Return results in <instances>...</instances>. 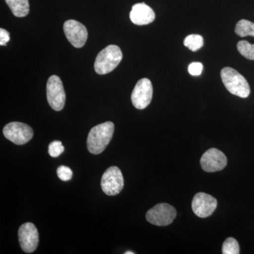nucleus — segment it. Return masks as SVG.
<instances>
[{
	"label": "nucleus",
	"mask_w": 254,
	"mask_h": 254,
	"mask_svg": "<svg viewBox=\"0 0 254 254\" xmlns=\"http://www.w3.org/2000/svg\"><path fill=\"white\" fill-rule=\"evenodd\" d=\"M115 125L112 122L100 124L91 128L87 138V148L92 154L104 151L113 138Z\"/></svg>",
	"instance_id": "1"
},
{
	"label": "nucleus",
	"mask_w": 254,
	"mask_h": 254,
	"mask_svg": "<svg viewBox=\"0 0 254 254\" xmlns=\"http://www.w3.org/2000/svg\"><path fill=\"white\" fill-rule=\"evenodd\" d=\"M220 76L225 88L232 94L242 98H247L250 95V84L236 70L231 67L223 68Z\"/></svg>",
	"instance_id": "2"
},
{
	"label": "nucleus",
	"mask_w": 254,
	"mask_h": 254,
	"mask_svg": "<svg viewBox=\"0 0 254 254\" xmlns=\"http://www.w3.org/2000/svg\"><path fill=\"white\" fill-rule=\"evenodd\" d=\"M123 58L121 49L115 45H110L98 53L95 61V71L100 75L110 73L118 66Z\"/></svg>",
	"instance_id": "3"
},
{
	"label": "nucleus",
	"mask_w": 254,
	"mask_h": 254,
	"mask_svg": "<svg viewBox=\"0 0 254 254\" xmlns=\"http://www.w3.org/2000/svg\"><path fill=\"white\" fill-rule=\"evenodd\" d=\"M47 99L55 111H60L64 107L66 94L63 82L56 75L50 76L47 83Z\"/></svg>",
	"instance_id": "4"
},
{
	"label": "nucleus",
	"mask_w": 254,
	"mask_h": 254,
	"mask_svg": "<svg viewBox=\"0 0 254 254\" xmlns=\"http://www.w3.org/2000/svg\"><path fill=\"white\" fill-rule=\"evenodd\" d=\"M176 216V209L168 203H159L150 209L146 213L148 222L156 226L170 225Z\"/></svg>",
	"instance_id": "5"
},
{
	"label": "nucleus",
	"mask_w": 254,
	"mask_h": 254,
	"mask_svg": "<svg viewBox=\"0 0 254 254\" xmlns=\"http://www.w3.org/2000/svg\"><path fill=\"white\" fill-rule=\"evenodd\" d=\"M3 133L5 138L16 145L26 144L33 136L31 127L18 122L7 124L3 128Z\"/></svg>",
	"instance_id": "6"
},
{
	"label": "nucleus",
	"mask_w": 254,
	"mask_h": 254,
	"mask_svg": "<svg viewBox=\"0 0 254 254\" xmlns=\"http://www.w3.org/2000/svg\"><path fill=\"white\" fill-rule=\"evenodd\" d=\"M123 187L124 178L121 170L118 167H110L102 177V190L105 194L115 195L121 192Z\"/></svg>",
	"instance_id": "7"
},
{
	"label": "nucleus",
	"mask_w": 254,
	"mask_h": 254,
	"mask_svg": "<svg viewBox=\"0 0 254 254\" xmlns=\"http://www.w3.org/2000/svg\"><path fill=\"white\" fill-rule=\"evenodd\" d=\"M153 91L151 81L148 78L139 80L132 91V104L136 109H145L151 102Z\"/></svg>",
	"instance_id": "8"
},
{
	"label": "nucleus",
	"mask_w": 254,
	"mask_h": 254,
	"mask_svg": "<svg viewBox=\"0 0 254 254\" xmlns=\"http://www.w3.org/2000/svg\"><path fill=\"white\" fill-rule=\"evenodd\" d=\"M64 32L68 42L73 47L81 48L86 44L88 39V31L86 26L75 20H68L64 23Z\"/></svg>",
	"instance_id": "9"
},
{
	"label": "nucleus",
	"mask_w": 254,
	"mask_h": 254,
	"mask_svg": "<svg viewBox=\"0 0 254 254\" xmlns=\"http://www.w3.org/2000/svg\"><path fill=\"white\" fill-rule=\"evenodd\" d=\"M20 246L25 253H33L38 247L39 235L36 226L31 222H26L19 227L18 232Z\"/></svg>",
	"instance_id": "10"
},
{
	"label": "nucleus",
	"mask_w": 254,
	"mask_h": 254,
	"mask_svg": "<svg viewBox=\"0 0 254 254\" xmlns=\"http://www.w3.org/2000/svg\"><path fill=\"white\" fill-rule=\"evenodd\" d=\"M218 201L213 196L201 192L194 195L191 203L193 213L201 218L210 216L216 209Z\"/></svg>",
	"instance_id": "11"
},
{
	"label": "nucleus",
	"mask_w": 254,
	"mask_h": 254,
	"mask_svg": "<svg viewBox=\"0 0 254 254\" xmlns=\"http://www.w3.org/2000/svg\"><path fill=\"white\" fill-rule=\"evenodd\" d=\"M227 163L226 156L216 148L207 150L200 158L202 168L208 173L220 171L226 167Z\"/></svg>",
	"instance_id": "12"
},
{
	"label": "nucleus",
	"mask_w": 254,
	"mask_h": 254,
	"mask_svg": "<svg viewBox=\"0 0 254 254\" xmlns=\"http://www.w3.org/2000/svg\"><path fill=\"white\" fill-rule=\"evenodd\" d=\"M131 22L138 26L149 24L155 18L154 11L145 3H138L132 6L129 14Z\"/></svg>",
	"instance_id": "13"
},
{
	"label": "nucleus",
	"mask_w": 254,
	"mask_h": 254,
	"mask_svg": "<svg viewBox=\"0 0 254 254\" xmlns=\"http://www.w3.org/2000/svg\"><path fill=\"white\" fill-rule=\"evenodd\" d=\"M11 12L16 17H24L30 11L28 0H5Z\"/></svg>",
	"instance_id": "14"
},
{
	"label": "nucleus",
	"mask_w": 254,
	"mask_h": 254,
	"mask_svg": "<svg viewBox=\"0 0 254 254\" xmlns=\"http://www.w3.org/2000/svg\"><path fill=\"white\" fill-rule=\"evenodd\" d=\"M235 33L242 38L248 36L254 37V23L248 20H240L237 23Z\"/></svg>",
	"instance_id": "15"
},
{
	"label": "nucleus",
	"mask_w": 254,
	"mask_h": 254,
	"mask_svg": "<svg viewBox=\"0 0 254 254\" xmlns=\"http://www.w3.org/2000/svg\"><path fill=\"white\" fill-rule=\"evenodd\" d=\"M184 45L192 52L199 50L203 46V38L200 35L191 34L187 36L184 41Z\"/></svg>",
	"instance_id": "16"
},
{
	"label": "nucleus",
	"mask_w": 254,
	"mask_h": 254,
	"mask_svg": "<svg viewBox=\"0 0 254 254\" xmlns=\"http://www.w3.org/2000/svg\"><path fill=\"white\" fill-rule=\"evenodd\" d=\"M237 50L242 56L247 59L254 60V44L247 41H241L237 43Z\"/></svg>",
	"instance_id": "17"
},
{
	"label": "nucleus",
	"mask_w": 254,
	"mask_h": 254,
	"mask_svg": "<svg viewBox=\"0 0 254 254\" xmlns=\"http://www.w3.org/2000/svg\"><path fill=\"white\" fill-rule=\"evenodd\" d=\"M240 245L235 239L229 237L222 245V254H240Z\"/></svg>",
	"instance_id": "18"
},
{
	"label": "nucleus",
	"mask_w": 254,
	"mask_h": 254,
	"mask_svg": "<svg viewBox=\"0 0 254 254\" xmlns=\"http://www.w3.org/2000/svg\"><path fill=\"white\" fill-rule=\"evenodd\" d=\"M64 150L63 143L60 141H55L51 142L48 147V153L50 156L53 158H57L60 156Z\"/></svg>",
	"instance_id": "19"
},
{
	"label": "nucleus",
	"mask_w": 254,
	"mask_h": 254,
	"mask_svg": "<svg viewBox=\"0 0 254 254\" xmlns=\"http://www.w3.org/2000/svg\"><path fill=\"white\" fill-rule=\"evenodd\" d=\"M57 174H58V176L60 180L64 182L69 181L73 175L71 169L68 167L64 166V165H62L58 168Z\"/></svg>",
	"instance_id": "20"
},
{
	"label": "nucleus",
	"mask_w": 254,
	"mask_h": 254,
	"mask_svg": "<svg viewBox=\"0 0 254 254\" xmlns=\"http://www.w3.org/2000/svg\"><path fill=\"white\" fill-rule=\"evenodd\" d=\"M203 64L200 63H193L189 66L188 71L192 76H199L203 72Z\"/></svg>",
	"instance_id": "21"
},
{
	"label": "nucleus",
	"mask_w": 254,
	"mask_h": 254,
	"mask_svg": "<svg viewBox=\"0 0 254 254\" xmlns=\"http://www.w3.org/2000/svg\"><path fill=\"white\" fill-rule=\"evenodd\" d=\"M10 37L9 32L4 28L0 29V45L1 46H6V43L9 41Z\"/></svg>",
	"instance_id": "22"
},
{
	"label": "nucleus",
	"mask_w": 254,
	"mask_h": 254,
	"mask_svg": "<svg viewBox=\"0 0 254 254\" xmlns=\"http://www.w3.org/2000/svg\"><path fill=\"white\" fill-rule=\"evenodd\" d=\"M134 252H130V251H128V252H125V254H134Z\"/></svg>",
	"instance_id": "23"
}]
</instances>
